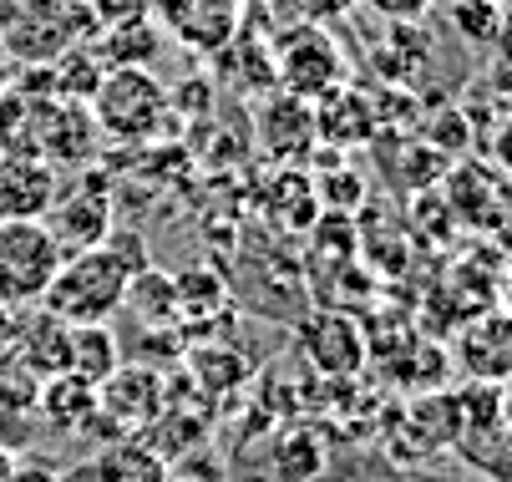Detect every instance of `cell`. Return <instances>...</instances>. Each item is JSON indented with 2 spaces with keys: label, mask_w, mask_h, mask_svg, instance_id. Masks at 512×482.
Masks as SVG:
<instances>
[{
  "label": "cell",
  "mask_w": 512,
  "mask_h": 482,
  "mask_svg": "<svg viewBox=\"0 0 512 482\" xmlns=\"http://www.w3.org/2000/svg\"><path fill=\"white\" fill-rule=\"evenodd\" d=\"M127 285H132V269L107 244L77 249V254H66L61 269L51 274V285L41 295V310H51L66 325H102L122 310Z\"/></svg>",
  "instance_id": "cell-1"
},
{
  "label": "cell",
  "mask_w": 512,
  "mask_h": 482,
  "mask_svg": "<svg viewBox=\"0 0 512 482\" xmlns=\"http://www.w3.org/2000/svg\"><path fill=\"white\" fill-rule=\"evenodd\" d=\"M87 107H92L97 132L112 137V143H148V137H158L173 117V97L158 82L153 66H117V72H102Z\"/></svg>",
  "instance_id": "cell-2"
},
{
  "label": "cell",
  "mask_w": 512,
  "mask_h": 482,
  "mask_svg": "<svg viewBox=\"0 0 512 482\" xmlns=\"http://www.w3.org/2000/svg\"><path fill=\"white\" fill-rule=\"evenodd\" d=\"M269 56H274V87L289 92V97L320 102V97H330V92H340L350 82V61H345V51L335 46V36L320 21L284 26L269 41Z\"/></svg>",
  "instance_id": "cell-3"
},
{
  "label": "cell",
  "mask_w": 512,
  "mask_h": 482,
  "mask_svg": "<svg viewBox=\"0 0 512 482\" xmlns=\"http://www.w3.org/2000/svg\"><path fill=\"white\" fill-rule=\"evenodd\" d=\"M66 249L41 219H0V305H41Z\"/></svg>",
  "instance_id": "cell-4"
},
{
  "label": "cell",
  "mask_w": 512,
  "mask_h": 482,
  "mask_svg": "<svg viewBox=\"0 0 512 482\" xmlns=\"http://www.w3.org/2000/svg\"><path fill=\"white\" fill-rule=\"evenodd\" d=\"M153 21L198 56H224L244 26V0H153Z\"/></svg>",
  "instance_id": "cell-5"
},
{
  "label": "cell",
  "mask_w": 512,
  "mask_h": 482,
  "mask_svg": "<svg viewBox=\"0 0 512 482\" xmlns=\"http://www.w3.org/2000/svg\"><path fill=\"white\" fill-rule=\"evenodd\" d=\"M163 411V371L153 366H117L97 386V417L112 427V437H132L153 427Z\"/></svg>",
  "instance_id": "cell-6"
},
{
  "label": "cell",
  "mask_w": 512,
  "mask_h": 482,
  "mask_svg": "<svg viewBox=\"0 0 512 482\" xmlns=\"http://www.w3.org/2000/svg\"><path fill=\"white\" fill-rule=\"evenodd\" d=\"M300 356L320 376H355L365 366V335L345 310H315L300 325Z\"/></svg>",
  "instance_id": "cell-7"
},
{
  "label": "cell",
  "mask_w": 512,
  "mask_h": 482,
  "mask_svg": "<svg viewBox=\"0 0 512 482\" xmlns=\"http://www.w3.org/2000/svg\"><path fill=\"white\" fill-rule=\"evenodd\" d=\"M61 198L56 168L36 153H6L0 158V219H46Z\"/></svg>",
  "instance_id": "cell-8"
},
{
  "label": "cell",
  "mask_w": 512,
  "mask_h": 482,
  "mask_svg": "<svg viewBox=\"0 0 512 482\" xmlns=\"http://www.w3.org/2000/svg\"><path fill=\"white\" fill-rule=\"evenodd\" d=\"M254 122H259L264 153H274L284 163H295V158H305L315 148V102H305V97L269 92Z\"/></svg>",
  "instance_id": "cell-9"
},
{
  "label": "cell",
  "mask_w": 512,
  "mask_h": 482,
  "mask_svg": "<svg viewBox=\"0 0 512 482\" xmlns=\"http://www.w3.org/2000/svg\"><path fill=\"white\" fill-rule=\"evenodd\" d=\"M41 224L56 234V244H61L66 254H77V249H97V244L112 234V203H107V198H97L92 188H77V193L56 198V203H51V214H46Z\"/></svg>",
  "instance_id": "cell-10"
},
{
  "label": "cell",
  "mask_w": 512,
  "mask_h": 482,
  "mask_svg": "<svg viewBox=\"0 0 512 482\" xmlns=\"http://www.w3.org/2000/svg\"><path fill=\"white\" fill-rule=\"evenodd\" d=\"M381 127V112H376V102L365 97L360 87H340V92H330V97H320L315 102V137H325V143H340V148H355V143H365Z\"/></svg>",
  "instance_id": "cell-11"
},
{
  "label": "cell",
  "mask_w": 512,
  "mask_h": 482,
  "mask_svg": "<svg viewBox=\"0 0 512 482\" xmlns=\"http://www.w3.org/2000/svg\"><path fill=\"white\" fill-rule=\"evenodd\" d=\"M264 462H269V477L274 482H320L325 467H330V452H325V442L310 427L289 422V427H279L269 437Z\"/></svg>",
  "instance_id": "cell-12"
},
{
  "label": "cell",
  "mask_w": 512,
  "mask_h": 482,
  "mask_svg": "<svg viewBox=\"0 0 512 482\" xmlns=\"http://www.w3.org/2000/svg\"><path fill=\"white\" fill-rule=\"evenodd\" d=\"M16 366H26L36 381L71 371V325L56 320L51 310H36L31 320H21V351Z\"/></svg>",
  "instance_id": "cell-13"
},
{
  "label": "cell",
  "mask_w": 512,
  "mask_h": 482,
  "mask_svg": "<svg viewBox=\"0 0 512 482\" xmlns=\"http://www.w3.org/2000/svg\"><path fill=\"white\" fill-rule=\"evenodd\" d=\"M92 482H168V457L148 437H112L92 457Z\"/></svg>",
  "instance_id": "cell-14"
},
{
  "label": "cell",
  "mask_w": 512,
  "mask_h": 482,
  "mask_svg": "<svg viewBox=\"0 0 512 482\" xmlns=\"http://www.w3.org/2000/svg\"><path fill=\"white\" fill-rule=\"evenodd\" d=\"M36 411L56 427V432H87L97 422V386L82 381V376H46L41 391H36Z\"/></svg>",
  "instance_id": "cell-15"
},
{
  "label": "cell",
  "mask_w": 512,
  "mask_h": 482,
  "mask_svg": "<svg viewBox=\"0 0 512 482\" xmlns=\"http://www.w3.org/2000/svg\"><path fill=\"white\" fill-rule=\"evenodd\" d=\"M87 51L102 61V72H117V66H158L163 56V31L158 21H137V26H107L87 41Z\"/></svg>",
  "instance_id": "cell-16"
},
{
  "label": "cell",
  "mask_w": 512,
  "mask_h": 482,
  "mask_svg": "<svg viewBox=\"0 0 512 482\" xmlns=\"http://www.w3.org/2000/svg\"><path fill=\"white\" fill-rule=\"evenodd\" d=\"M117 366H122V346H117L107 320L102 325H71V376L102 386Z\"/></svg>",
  "instance_id": "cell-17"
},
{
  "label": "cell",
  "mask_w": 512,
  "mask_h": 482,
  "mask_svg": "<svg viewBox=\"0 0 512 482\" xmlns=\"http://www.w3.org/2000/svg\"><path fill=\"white\" fill-rule=\"evenodd\" d=\"M122 305H132L137 320L148 325V330L173 325V320H178V285L168 280V274H158V269L148 264L142 274H132V285H127V300H122Z\"/></svg>",
  "instance_id": "cell-18"
},
{
  "label": "cell",
  "mask_w": 512,
  "mask_h": 482,
  "mask_svg": "<svg viewBox=\"0 0 512 482\" xmlns=\"http://www.w3.org/2000/svg\"><path fill=\"white\" fill-rule=\"evenodd\" d=\"M51 82L61 97H77V102H92L97 82H102V61L87 51V46H71L51 61Z\"/></svg>",
  "instance_id": "cell-19"
},
{
  "label": "cell",
  "mask_w": 512,
  "mask_h": 482,
  "mask_svg": "<svg viewBox=\"0 0 512 482\" xmlns=\"http://www.w3.org/2000/svg\"><path fill=\"white\" fill-rule=\"evenodd\" d=\"M502 11L507 6H497V0H447L452 31L467 46H492L497 41V26H502Z\"/></svg>",
  "instance_id": "cell-20"
},
{
  "label": "cell",
  "mask_w": 512,
  "mask_h": 482,
  "mask_svg": "<svg viewBox=\"0 0 512 482\" xmlns=\"http://www.w3.org/2000/svg\"><path fill=\"white\" fill-rule=\"evenodd\" d=\"M87 11H92L97 31H107V26H137V21H153V0H87Z\"/></svg>",
  "instance_id": "cell-21"
},
{
  "label": "cell",
  "mask_w": 512,
  "mask_h": 482,
  "mask_svg": "<svg viewBox=\"0 0 512 482\" xmlns=\"http://www.w3.org/2000/svg\"><path fill=\"white\" fill-rule=\"evenodd\" d=\"M467 137H472V132H467V112H457V107H447L442 117H431V127H426V143L442 153V158H447V153H462Z\"/></svg>",
  "instance_id": "cell-22"
},
{
  "label": "cell",
  "mask_w": 512,
  "mask_h": 482,
  "mask_svg": "<svg viewBox=\"0 0 512 482\" xmlns=\"http://www.w3.org/2000/svg\"><path fill=\"white\" fill-rule=\"evenodd\" d=\"M360 6L386 26H406V21H426V11L436 6V0H360Z\"/></svg>",
  "instance_id": "cell-23"
},
{
  "label": "cell",
  "mask_w": 512,
  "mask_h": 482,
  "mask_svg": "<svg viewBox=\"0 0 512 482\" xmlns=\"http://www.w3.org/2000/svg\"><path fill=\"white\" fill-rule=\"evenodd\" d=\"M102 244H107V249H112V254H117V259H122V264L132 269V274H142V269H148V264H153V259H148V244H142V234H127V229H112V234H107Z\"/></svg>",
  "instance_id": "cell-24"
},
{
  "label": "cell",
  "mask_w": 512,
  "mask_h": 482,
  "mask_svg": "<svg viewBox=\"0 0 512 482\" xmlns=\"http://www.w3.org/2000/svg\"><path fill=\"white\" fill-rule=\"evenodd\" d=\"M16 351H21V315L16 305H0V371L16 366Z\"/></svg>",
  "instance_id": "cell-25"
},
{
  "label": "cell",
  "mask_w": 512,
  "mask_h": 482,
  "mask_svg": "<svg viewBox=\"0 0 512 482\" xmlns=\"http://www.w3.org/2000/svg\"><path fill=\"white\" fill-rule=\"evenodd\" d=\"M6 482H61V472L51 462H41V457H16V467H11Z\"/></svg>",
  "instance_id": "cell-26"
},
{
  "label": "cell",
  "mask_w": 512,
  "mask_h": 482,
  "mask_svg": "<svg viewBox=\"0 0 512 482\" xmlns=\"http://www.w3.org/2000/svg\"><path fill=\"white\" fill-rule=\"evenodd\" d=\"M492 158H497V173L512 178V117H502L492 127Z\"/></svg>",
  "instance_id": "cell-27"
},
{
  "label": "cell",
  "mask_w": 512,
  "mask_h": 482,
  "mask_svg": "<svg viewBox=\"0 0 512 482\" xmlns=\"http://www.w3.org/2000/svg\"><path fill=\"white\" fill-rule=\"evenodd\" d=\"M300 6H305V21H335V16H345L350 6H355V0H300Z\"/></svg>",
  "instance_id": "cell-28"
},
{
  "label": "cell",
  "mask_w": 512,
  "mask_h": 482,
  "mask_svg": "<svg viewBox=\"0 0 512 482\" xmlns=\"http://www.w3.org/2000/svg\"><path fill=\"white\" fill-rule=\"evenodd\" d=\"M497 56H502V66H507V72H512V6L502 11V26H497Z\"/></svg>",
  "instance_id": "cell-29"
},
{
  "label": "cell",
  "mask_w": 512,
  "mask_h": 482,
  "mask_svg": "<svg viewBox=\"0 0 512 482\" xmlns=\"http://www.w3.org/2000/svg\"><path fill=\"white\" fill-rule=\"evenodd\" d=\"M11 82H16V61H11L6 51H0V92H6Z\"/></svg>",
  "instance_id": "cell-30"
},
{
  "label": "cell",
  "mask_w": 512,
  "mask_h": 482,
  "mask_svg": "<svg viewBox=\"0 0 512 482\" xmlns=\"http://www.w3.org/2000/svg\"><path fill=\"white\" fill-rule=\"evenodd\" d=\"M11 467H16V452H11L6 442H0V482H6V477H11Z\"/></svg>",
  "instance_id": "cell-31"
},
{
  "label": "cell",
  "mask_w": 512,
  "mask_h": 482,
  "mask_svg": "<svg viewBox=\"0 0 512 482\" xmlns=\"http://www.w3.org/2000/svg\"><path fill=\"white\" fill-rule=\"evenodd\" d=\"M168 482H198V477H183V472H168Z\"/></svg>",
  "instance_id": "cell-32"
},
{
  "label": "cell",
  "mask_w": 512,
  "mask_h": 482,
  "mask_svg": "<svg viewBox=\"0 0 512 482\" xmlns=\"http://www.w3.org/2000/svg\"><path fill=\"white\" fill-rule=\"evenodd\" d=\"M244 6H259V0H244Z\"/></svg>",
  "instance_id": "cell-33"
},
{
  "label": "cell",
  "mask_w": 512,
  "mask_h": 482,
  "mask_svg": "<svg viewBox=\"0 0 512 482\" xmlns=\"http://www.w3.org/2000/svg\"><path fill=\"white\" fill-rule=\"evenodd\" d=\"M497 6H512V0H497Z\"/></svg>",
  "instance_id": "cell-34"
},
{
  "label": "cell",
  "mask_w": 512,
  "mask_h": 482,
  "mask_svg": "<svg viewBox=\"0 0 512 482\" xmlns=\"http://www.w3.org/2000/svg\"><path fill=\"white\" fill-rule=\"evenodd\" d=\"M0 158H6V153H0Z\"/></svg>",
  "instance_id": "cell-35"
}]
</instances>
